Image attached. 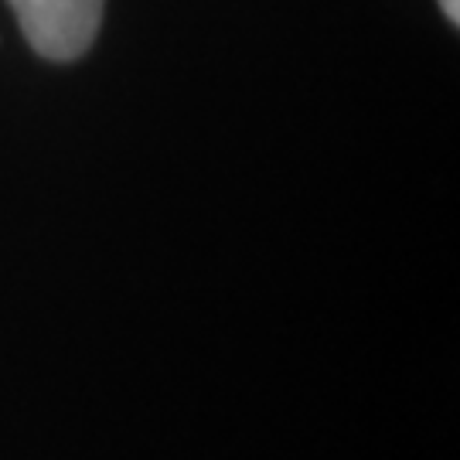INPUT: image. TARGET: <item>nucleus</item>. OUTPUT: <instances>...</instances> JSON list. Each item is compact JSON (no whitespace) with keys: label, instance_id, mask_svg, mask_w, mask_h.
<instances>
[{"label":"nucleus","instance_id":"nucleus-1","mask_svg":"<svg viewBox=\"0 0 460 460\" xmlns=\"http://www.w3.org/2000/svg\"><path fill=\"white\" fill-rule=\"evenodd\" d=\"M38 55L51 62L79 58L99 31L102 0H7Z\"/></svg>","mask_w":460,"mask_h":460},{"label":"nucleus","instance_id":"nucleus-2","mask_svg":"<svg viewBox=\"0 0 460 460\" xmlns=\"http://www.w3.org/2000/svg\"><path fill=\"white\" fill-rule=\"evenodd\" d=\"M440 7L450 17V24H460V0H440Z\"/></svg>","mask_w":460,"mask_h":460}]
</instances>
